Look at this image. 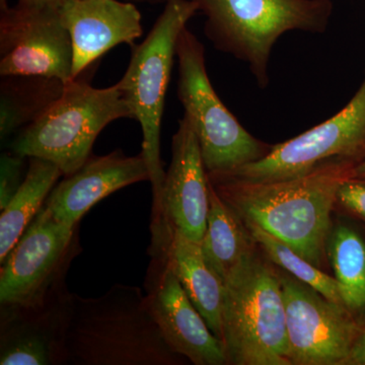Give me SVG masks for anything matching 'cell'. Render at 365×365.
<instances>
[{"label": "cell", "instance_id": "cell-12", "mask_svg": "<svg viewBox=\"0 0 365 365\" xmlns=\"http://www.w3.org/2000/svg\"><path fill=\"white\" fill-rule=\"evenodd\" d=\"M210 187L191 120L184 114L173 136L172 162L153 204L150 230L177 232L201 244L207 225Z\"/></svg>", "mask_w": 365, "mask_h": 365}, {"label": "cell", "instance_id": "cell-21", "mask_svg": "<svg viewBox=\"0 0 365 365\" xmlns=\"http://www.w3.org/2000/svg\"><path fill=\"white\" fill-rule=\"evenodd\" d=\"M327 258L346 309L361 325L365 322V239L352 225L333 223Z\"/></svg>", "mask_w": 365, "mask_h": 365}, {"label": "cell", "instance_id": "cell-4", "mask_svg": "<svg viewBox=\"0 0 365 365\" xmlns=\"http://www.w3.org/2000/svg\"><path fill=\"white\" fill-rule=\"evenodd\" d=\"M222 342L227 364L290 365L278 270L257 249L223 283Z\"/></svg>", "mask_w": 365, "mask_h": 365}, {"label": "cell", "instance_id": "cell-1", "mask_svg": "<svg viewBox=\"0 0 365 365\" xmlns=\"http://www.w3.org/2000/svg\"><path fill=\"white\" fill-rule=\"evenodd\" d=\"M355 165L349 160H329L302 176L273 182L207 176L242 222L262 228L322 269L328 261L327 242L337 191L352 177Z\"/></svg>", "mask_w": 365, "mask_h": 365}, {"label": "cell", "instance_id": "cell-27", "mask_svg": "<svg viewBox=\"0 0 365 365\" xmlns=\"http://www.w3.org/2000/svg\"><path fill=\"white\" fill-rule=\"evenodd\" d=\"M352 177L364 178L365 179V158L359 165H355L352 170Z\"/></svg>", "mask_w": 365, "mask_h": 365}, {"label": "cell", "instance_id": "cell-11", "mask_svg": "<svg viewBox=\"0 0 365 365\" xmlns=\"http://www.w3.org/2000/svg\"><path fill=\"white\" fill-rule=\"evenodd\" d=\"M72 43L56 7L0 0V76L72 79Z\"/></svg>", "mask_w": 365, "mask_h": 365}, {"label": "cell", "instance_id": "cell-25", "mask_svg": "<svg viewBox=\"0 0 365 365\" xmlns=\"http://www.w3.org/2000/svg\"><path fill=\"white\" fill-rule=\"evenodd\" d=\"M344 365H365V322L360 326L359 335Z\"/></svg>", "mask_w": 365, "mask_h": 365}, {"label": "cell", "instance_id": "cell-23", "mask_svg": "<svg viewBox=\"0 0 365 365\" xmlns=\"http://www.w3.org/2000/svg\"><path fill=\"white\" fill-rule=\"evenodd\" d=\"M28 158L9 150L0 158V210L11 202L25 180Z\"/></svg>", "mask_w": 365, "mask_h": 365}, {"label": "cell", "instance_id": "cell-19", "mask_svg": "<svg viewBox=\"0 0 365 365\" xmlns=\"http://www.w3.org/2000/svg\"><path fill=\"white\" fill-rule=\"evenodd\" d=\"M66 83L46 76H1L0 138L6 140L43 114L62 95Z\"/></svg>", "mask_w": 365, "mask_h": 365}, {"label": "cell", "instance_id": "cell-7", "mask_svg": "<svg viewBox=\"0 0 365 365\" xmlns=\"http://www.w3.org/2000/svg\"><path fill=\"white\" fill-rule=\"evenodd\" d=\"M178 98L191 120L207 175L234 172L268 155L272 146L249 133L218 98L205 63V49L185 28L177 42Z\"/></svg>", "mask_w": 365, "mask_h": 365}, {"label": "cell", "instance_id": "cell-16", "mask_svg": "<svg viewBox=\"0 0 365 365\" xmlns=\"http://www.w3.org/2000/svg\"><path fill=\"white\" fill-rule=\"evenodd\" d=\"M72 43V79L118 45L133 46L143 36L141 14L132 2L68 0L60 9Z\"/></svg>", "mask_w": 365, "mask_h": 365}, {"label": "cell", "instance_id": "cell-22", "mask_svg": "<svg viewBox=\"0 0 365 365\" xmlns=\"http://www.w3.org/2000/svg\"><path fill=\"white\" fill-rule=\"evenodd\" d=\"M245 225L257 246L260 247L262 252L266 255V258L271 263L275 264L297 279L313 287L326 299L345 307L335 278L324 272L321 268L314 266L262 228L253 223L245 222Z\"/></svg>", "mask_w": 365, "mask_h": 365}, {"label": "cell", "instance_id": "cell-20", "mask_svg": "<svg viewBox=\"0 0 365 365\" xmlns=\"http://www.w3.org/2000/svg\"><path fill=\"white\" fill-rule=\"evenodd\" d=\"M62 177L63 174L54 163L42 158H28L25 180L0 215V263L35 220Z\"/></svg>", "mask_w": 365, "mask_h": 365}, {"label": "cell", "instance_id": "cell-28", "mask_svg": "<svg viewBox=\"0 0 365 365\" xmlns=\"http://www.w3.org/2000/svg\"><path fill=\"white\" fill-rule=\"evenodd\" d=\"M134 1L145 2V4H163L165 0H134Z\"/></svg>", "mask_w": 365, "mask_h": 365}, {"label": "cell", "instance_id": "cell-10", "mask_svg": "<svg viewBox=\"0 0 365 365\" xmlns=\"http://www.w3.org/2000/svg\"><path fill=\"white\" fill-rule=\"evenodd\" d=\"M278 274L290 365H344L361 325L345 307L287 272Z\"/></svg>", "mask_w": 365, "mask_h": 365}, {"label": "cell", "instance_id": "cell-26", "mask_svg": "<svg viewBox=\"0 0 365 365\" xmlns=\"http://www.w3.org/2000/svg\"><path fill=\"white\" fill-rule=\"evenodd\" d=\"M68 0H18V4L28 6L56 7L61 9Z\"/></svg>", "mask_w": 365, "mask_h": 365}, {"label": "cell", "instance_id": "cell-2", "mask_svg": "<svg viewBox=\"0 0 365 365\" xmlns=\"http://www.w3.org/2000/svg\"><path fill=\"white\" fill-rule=\"evenodd\" d=\"M66 364L178 365L185 357L165 342L138 287L113 285L98 297L69 294Z\"/></svg>", "mask_w": 365, "mask_h": 365}, {"label": "cell", "instance_id": "cell-14", "mask_svg": "<svg viewBox=\"0 0 365 365\" xmlns=\"http://www.w3.org/2000/svg\"><path fill=\"white\" fill-rule=\"evenodd\" d=\"M68 289L39 306L0 304V364H66Z\"/></svg>", "mask_w": 365, "mask_h": 365}, {"label": "cell", "instance_id": "cell-13", "mask_svg": "<svg viewBox=\"0 0 365 365\" xmlns=\"http://www.w3.org/2000/svg\"><path fill=\"white\" fill-rule=\"evenodd\" d=\"M145 297L163 338L178 354L195 365H227L225 345L209 329L176 275L162 257L151 255Z\"/></svg>", "mask_w": 365, "mask_h": 365}, {"label": "cell", "instance_id": "cell-8", "mask_svg": "<svg viewBox=\"0 0 365 365\" xmlns=\"http://www.w3.org/2000/svg\"><path fill=\"white\" fill-rule=\"evenodd\" d=\"M81 252L79 225L57 222L42 207L0 263V304L39 306L66 292L67 272Z\"/></svg>", "mask_w": 365, "mask_h": 365}, {"label": "cell", "instance_id": "cell-6", "mask_svg": "<svg viewBox=\"0 0 365 365\" xmlns=\"http://www.w3.org/2000/svg\"><path fill=\"white\" fill-rule=\"evenodd\" d=\"M165 7L140 44H134L123 78L117 85L143 131V150L150 170L153 204L162 193L165 172L160 158V131L180 34L198 11L194 0H165Z\"/></svg>", "mask_w": 365, "mask_h": 365}, {"label": "cell", "instance_id": "cell-24", "mask_svg": "<svg viewBox=\"0 0 365 365\" xmlns=\"http://www.w3.org/2000/svg\"><path fill=\"white\" fill-rule=\"evenodd\" d=\"M337 205L365 225V179L349 177L341 182Z\"/></svg>", "mask_w": 365, "mask_h": 365}, {"label": "cell", "instance_id": "cell-3", "mask_svg": "<svg viewBox=\"0 0 365 365\" xmlns=\"http://www.w3.org/2000/svg\"><path fill=\"white\" fill-rule=\"evenodd\" d=\"M205 16L204 33L218 51L249 66L267 88L269 61L285 33L323 34L333 14L331 0H194Z\"/></svg>", "mask_w": 365, "mask_h": 365}, {"label": "cell", "instance_id": "cell-18", "mask_svg": "<svg viewBox=\"0 0 365 365\" xmlns=\"http://www.w3.org/2000/svg\"><path fill=\"white\" fill-rule=\"evenodd\" d=\"M209 187L207 225L200 246L209 267L225 283L257 245L242 218L216 193L210 182Z\"/></svg>", "mask_w": 365, "mask_h": 365}, {"label": "cell", "instance_id": "cell-17", "mask_svg": "<svg viewBox=\"0 0 365 365\" xmlns=\"http://www.w3.org/2000/svg\"><path fill=\"white\" fill-rule=\"evenodd\" d=\"M150 255L162 257L216 337L222 338V280L204 258L200 244L177 232L150 230Z\"/></svg>", "mask_w": 365, "mask_h": 365}, {"label": "cell", "instance_id": "cell-5", "mask_svg": "<svg viewBox=\"0 0 365 365\" xmlns=\"http://www.w3.org/2000/svg\"><path fill=\"white\" fill-rule=\"evenodd\" d=\"M91 67L67 81L58 100L16 134L9 150L54 163L67 176L88 160L106 126L122 118L133 119L130 105L117 83L106 88L91 85Z\"/></svg>", "mask_w": 365, "mask_h": 365}, {"label": "cell", "instance_id": "cell-15", "mask_svg": "<svg viewBox=\"0 0 365 365\" xmlns=\"http://www.w3.org/2000/svg\"><path fill=\"white\" fill-rule=\"evenodd\" d=\"M144 181H150V170L141 153L128 157L116 150L106 155H91L78 170L55 185L43 208L57 222L79 225L106 197Z\"/></svg>", "mask_w": 365, "mask_h": 365}, {"label": "cell", "instance_id": "cell-9", "mask_svg": "<svg viewBox=\"0 0 365 365\" xmlns=\"http://www.w3.org/2000/svg\"><path fill=\"white\" fill-rule=\"evenodd\" d=\"M365 158V72L354 97L335 116L271 148L266 157L222 176L245 182H273L306 175L329 160ZM220 176V175H218Z\"/></svg>", "mask_w": 365, "mask_h": 365}]
</instances>
